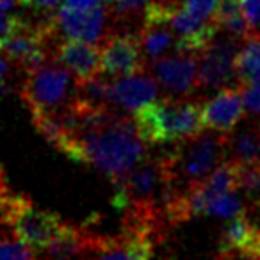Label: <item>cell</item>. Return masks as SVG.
<instances>
[{"label":"cell","mask_w":260,"mask_h":260,"mask_svg":"<svg viewBox=\"0 0 260 260\" xmlns=\"http://www.w3.org/2000/svg\"><path fill=\"white\" fill-rule=\"evenodd\" d=\"M70 109L77 119L84 162L93 164L114 185L146 159V143L139 136L134 118L112 109L93 111L77 104Z\"/></svg>","instance_id":"cell-1"},{"label":"cell","mask_w":260,"mask_h":260,"mask_svg":"<svg viewBox=\"0 0 260 260\" xmlns=\"http://www.w3.org/2000/svg\"><path fill=\"white\" fill-rule=\"evenodd\" d=\"M228 134L205 132L177 143L170 153L162 155L171 184V200L180 198L196 185L203 184L214 170L221 166V159L228 153Z\"/></svg>","instance_id":"cell-2"},{"label":"cell","mask_w":260,"mask_h":260,"mask_svg":"<svg viewBox=\"0 0 260 260\" xmlns=\"http://www.w3.org/2000/svg\"><path fill=\"white\" fill-rule=\"evenodd\" d=\"M138 132L146 145L182 143L203 134V104L164 96L134 114Z\"/></svg>","instance_id":"cell-3"},{"label":"cell","mask_w":260,"mask_h":260,"mask_svg":"<svg viewBox=\"0 0 260 260\" xmlns=\"http://www.w3.org/2000/svg\"><path fill=\"white\" fill-rule=\"evenodd\" d=\"M77 79L59 62H45L27 73L22 84V100L30 111L61 112L73 104Z\"/></svg>","instance_id":"cell-4"},{"label":"cell","mask_w":260,"mask_h":260,"mask_svg":"<svg viewBox=\"0 0 260 260\" xmlns=\"http://www.w3.org/2000/svg\"><path fill=\"white\" fill-rule=\"evenodd\" d=\"M11 228L16 241L30 249L45 251L66 234L70 224L57 214L40 209L27 196L18 194L11 214Z\"/></svg>","instance_id":"cell-5"},{"label":"cell","mask_w":260,"mask_h":260,"mask_svg":"<svg viewBox=\"0 0 260 260\" xmlns=\"http://www.w3.org/2000/svg\"><path fill=\"white\" fill-rule=\"evenodd\" d=\"M100 50L102 75L107 79H123L148 70L138 32L111 30V34L100 43Z\"/></svg>","instance_id":"cell-6"},{"label":"cell","mask_w":260,"mask_h":260,"mask_svg":"<svg viewBox=\"0 0 260 260\" xmlns=\"http://www.w3.org/2000/svg\"><path fill=\"white\" fill-rule=\"evenodd\" d=\"M111 11L105 8L80 9L72 6H61L55 13V27L64 41H82L96 45L111 34Z\"/></svg>","instance_id":"cell-7"},{"label":"cell","mask_w":260,"mask_h":260,"mask_svg":"<svg viewBox=\"0 0 260 260\" xmlns=\"http://www.w3.org/2000/svg\"><path fill=\"white\" fill-rule=\"evenodd\" d=\"M237 40L216 36L198 57V89H224L237 77Z\"/></svg>","instance_id":"cell-8"},{"label":"cell","mask_w":260,"mask_h":260,"mask_svg":"<svg viewBox=\"0 0 260 260\" xmlns=\"http://www.w3.org/2000/svg\"><path fill=\"white\" fill-rule=\"evenodd\" d=\"M148 68L170 98L184 100L187 94L198 91V57L175 54L159 59Z\"/></svg>","instance_id":"cell-9"},{"label":"cell","mask_w":260,"mask_h":260,"mask_svg":"<svg viewBox=\"0 0 260 260\" xmlns=\"http://www.w3.org/2000/svg\"><path fill=\"white\" fill-rule=\"evenodd\" d=\"M109 96H111V107L136 114L159 100V84L146 70L136 75L111 80Z\"/></svg>","instance_id":"cell-10"},{"label":"cell","mask_w":260,"mask_h":260,"mask_svg":"<svg viewBox=\"0 0 260 260\" xmlns=\"http://www.w3.org/2000/svg\"><path fill=\"white\" fill-rule=\"evenodd\" d=\"M244 102L241 89L224 87L210 100L203 102V123L205 128L217 134H230L244 114Z\"/></svg>","instance_id":"cell-11"},{"label":"cell","mask_w":260,"mask_h":260,"mask_svg":"<svg viewBox=\"0 0 260 260\" xmlns=\"http://www.w3.org/2000/svg\"><path fill=\"white\" fill-rule=\"evenodd\" d=\"M55 62L68 70L77 80L102 75V50L100 45L82 41H61L54 50Z\"/></svg>","instance_id":"cell-12"},{"label":"cell","mask_w":260,"mask_h":260,"mask_svg":"<svg viewBox=\"0 0 260 260\" xmlns=\"http://www.w3.org/2000/svg\"><path fill=\"white\" fill-rule=\"evenodd\" d=\"M139 41H141V52L146 66L168 57V54L173 48H177V36L170 23L143 25L139 30Z\"/></svg>","instance_id":"cell-13"},{"label":"cell","mask_w":260,"mask_h":260,"mask_svg":"<svg viewBox=\"0 0 260 260\" xmlns=\"http://www.w3.org/2000/svg\"><path fill=\"white\" fill-rule=\"evenodd\" d=\"M214 20L219 25V29L226 30L228 36L234 40H242L246 43L248 40L256 36V32L249 27L248 20L242 13L241 0H217Z\"/></svg>","instance_id":"cell-14"},{"label":"cell","mask_w":260,"mask_h":260,"mask_svg":"<svg viewBox=\"0 0 260 260\" xmlns=\"http://www.w3.org/2000/svg\"><path fill=\"white\" fill-rule=\"evenodd\" d=\"M109 91H111V80L104 75L77 80L73 104L80 105V107H86V109H93V111L112 109Z\"/></svg>","instance_id":"cell-15"},{"label":"cell","mask_w":260,"mask_h":260,"mask_svg":"<svg viewBox=\"0 0 260 260\" xmlns=\"http://www.w3.org/2000/svg\"><path fill=\"white\" fill-rule=\"evenodd\" d=\"M228 155L239 166H251L260 162V125H253L239 132L228 141Z\"/></svg>","instance_id":"cell-16"},{"label":"cell","mask_w":260,"mask_h":260,"mask_svg":"<svg viewBox=\"0 0 260 260\" xmlns=\"http://www.w3.org/2000/svg\"><path fill=\"white\" fill-rule=\"evenodd\" d=\"M235 73L241 86L260 84V38L255 36L244 43L239 50Z\"/></svg>","instance_id":"cell-17"},{"label":"cell","mask_w":260,"mask_h":260,"mask_svg":"<svg viewBox=\"0 0 260 260\" xmlns=\"http://www.w3.org/2000/svg\"><path fill=\"white\" fill-rule=\"evenodd\" d=\"M237 191H241L244 205H249L251 209H260V162L241 168Z\"/></svg>","instance_id":"cell-18"},{"label":"cell","mask_w":260,"mask_h":260,"mask_svg":"<svg viewBox=\"0 0 260 260\" xmlns=\"http://www.w3.org/2000/svg\"><path fill=\"white\" fill-rule=\"evenodd\" d=\"M207 214L226 217V219H234V217L241 216V214H246L244 202H242L241 194L230 192V194H224V196H221V198L214 200V202L210 203Z\"/></svg>","instance_id":"cell-19"},{"label":"cell","mask_w":260,"mask_h":260,"mask_svg":"<svg viewBox=\"0 0 260 260\" xmlns=\"http://www.w3.org/2000/svg\"><path fill=\"white\" fill-rule=\"evenodd\" d=\"M0 260H38L30 248L15 239L0 241Z\"/></svg>","instance_id":"cell-20"},{"label":"cell","mask_w":260,"mask_h":260,"mask_svg":"<svg viewBox=\"0 0 260 260\" xmlns=\"http://www.w3.org/2000/svg\"><path fill=\"white\" fill-rule=\"evenodd\" d=\"M184 8L198 18L210 22L216 15L217 0H184Z\"/></svg>","instance_id":"cell-21"},{"label":"cell","mask_w":260,"mask_h":260,"mask_svg":"<svg viewBox=\"0 0 260 260\" xmlns=\"http://www.w3.org/2000/svg\"><path fill=\"white\" fill-rule=\"evenodd\" d=\"M241 94L244 107L249 112L260 116V84H253V86H241Z\"/></svg>","instance_id":"cell-22"},{"label":"cell","mask_w":260,"mask_h":260,"mask_svg":"<svg viewBox=\"0 0 260 260\" xmlns=\"http://www.w3.org/2000/svg\"><path fill=\"white\" fill-rule=\"evenodd\" d=\"M242 13L253 30L260 25V0H241Z\"/></svg>","instance_id":"cell-23"},{"label":"cell","mask_w":260,"mask_h":260,"mask_svg":"<svg viewBox=\"0 0 260 260\" xmlns=\"http://www.w3.org/2000/svg\"><path fill=\"white\" fill-rule=\"evenodd\" d=\"M20 4L25 6V8L32 9H43V11H50L54 8H61L66 4V0H20Z\"/></svg>","instance_id":"cell-24"},{"label":"cell","mask_w":260,"mask_h":260,"mask_svg":"<svg viewBox=\"0 0 260 260\" xmlns=\"http://www.w3.org/2000/svg\"><path fill=\"white\" fill-rule=\"evenodd\" d=\"M8 59L6 57H0V91L4 89V80L8 77V70H9V64H8Z\"/></svg>","instance_id":"cell-25"},{"label":"cell","mask_w":260,"mask_h":260,"mask_svg":"<svg viewBox=\"0 0 260 260\" xmlns=\"http://www.w3.org/2000/svg\"><path fill=\"white\" fill-rule=\"evenodd\" d=\"M217 260H235V258H232V256H217Z\"/></svg>","instance_id":"cell-26"},{"label":"cell","mask_w":260,"mask_h":260,"mask_svg":"<svg viewBox=\"0 0 260 260\" xmlns=\"http://www.w3.org/2000/svg\"><path fill=\"white\" fill-rule=\"evenodd\" d=\"M244 260H260V258H244Z\"/></svg>","instance_id":"cell-27"}]
</instances>
